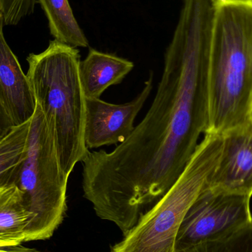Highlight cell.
<instances>
[{"mask_svg": "<svg viewBox=\"0 0 252 252\" xmlns=\"http://www.w3.org/2000/svg\"><path fill=\"white\" fill-rule=\"evenodd\" d=\"M252 107V0H216L209 66L205 133L250 121Z\"/></svg>", "mask_w": 252, "mask_h": 252, "instance_id": "7a4b0ae2", "label": "cell"}, {"mask_svg": "<svg viewBox=\"0 0 252 252\" xmlns=\"http://www.w3.org/2000/svg\"><path fill=\"white\" fill-rule=\"evenodd\" d=\"M13 122L0 103V140L14 127Z\"/></svg>", "mask_w": 252, "mask_h": 252, "instance_id": "2e32d148", "label": "cell"}, {"mask_svg": "<svg viewBox=\"0 0 252 252\" xmlns=\"http://www.w3.org/2000/svg\"><path fill=\"white\" fill-rule=\"evenodd\" d=\"M0 16H3L2 7H1V1H0Z\"/></svg>", "mask_w": 252, "mask_h": 252, "instance_id": "d6986e66", "label": "cell"}, {"mask_svg": "<svg viewBox=\"0 0 252 252\" xmlns=\"http://www.w3.org/2000/svg\"><path fill=\"white\" fill-rule=\"evenodd\" d=\"M250 123H251L252 125V109H251V112H250Z\"/></svg>", "mask_w": 252, "mask_h": 252, "instance_id": "ffe728a7", "label": "cell"}, {"mask_svg": "<svg viewBox=\"0 0 252 252\" xmlns=\"http://www.w3.org/2000/svg\"><path fill=\"white\" fill-rule=\"evenodd\" d=\"M153 82L151 72L141 93L124 104L86 98L84 137L88 149L122 143L130 136L135 128V119L152 91Z\"/></svg>", "mask_w": 252, "mask_h": 252, "instance_id": "52a82bcc", "label": "cell"}, {"mask_svg": "<svg viewBox=\"0 0 252 252\" xmlns=\"http://www.w3.org/2000/svg\"><path fill=\"white\" fill-rule=\"evenodd\" d=\"M185 252H252V223L223 238L203 243Z\"/></svg>", "mask_w": 252, "mask_h": 252, "instance_id": "5bb4252c", "label": "cell"}, {"mask_svg": "<svg viewBox=\"0 0 252 252\" xmlns=\"http://www.w3.org/2000/svg\"><path fill=\"white\" fill-rule=\"evenodd\" d=\"M133 63L115 55L90 49L79 64L80 78L86 98H100L109 87L121 84Z\"/></svg>", "mask_w": 252, "mask_h": 252, "instance_id": "30bf717a", "label": "cell"}, {"mask_svg": "<svg viewBox=\"0 0 252 252\" xmlns=\"http://www.w3.org/2000/svg\"><path fill=\"white\" fill-rule=\"evenodd\" d=\"M0 252H39L35 249L24 247L22 244L0 241Z\"/></svg>", "mask_w": 252, "mask_h": 252, "instance_id": "e0dca14e", "label": "cell"}, {"mask_svg": "<svg viewBox=\"0 0 252 252\" xmlns=\"http://www.w3.org/2000/svg\"><path fill=\"white\" fill-rule=\"evenodd\" d=\"M78 49L54 40L31 53L27 75L36 104L54 137L62 170L69 176L89 154L84 137L86 97L80 78Z\"/></svg>", "mask_w": 252, "mask_h": 252, "instance_id": "3957f363", "label": "cell"}, {"mask_svg": "<svg viewBox=\"0 0 252 252\" xmlns=\"http://www.w3.org/2000/svg\"><path fill=\"white\" fill-rule=\"evenodd\" d=\"M31 121L15 126L0 140V188L16 185L27 156Z\"/></svg>", "mask_w": 252, "mask_h": 252, "instance_id": "4fadbf2b", "label": "cell"}, {"mask_svg": "<svg viewBox=\"0 0 252 252\" xmlns=\"http://www.w3.org/2000/svg\"><path fill=\"white\" fill-rule=\"evenodd\" d=\"M31 218L22 192L16 185L0 188V241L25 242Z\"/></svg>", "mask_w": 252, "mask_h": 252, "instance_id": "8fae6325", "label": "cell"}, {"mask_svg": "<svg viewBox=\"0 0 252 252\" xmlns=\"http://www.w3.org/2000/svg\"><path fill=\"white\" fill-rule=\"evenodd\" d=\"M3 25L0 16V103L13 125L18 126L32 119L36 102L28 75L6 41Z\"/></svg>", "mask_w": 252, "mask_h": 252, "instance_id": "9c48e42d", "label": "cell"}, {"mask_svg": "<svg viewBox=\"0 0 252 252\" xmlns=\"http://www.w3.org/2000/svg\"><path fill=\"white\" fill-rule=\"evenodd\" d=\"M69 176L62 170L54 137L39 106L31 120L26 158L16 186L32 215L25 242L53 236L66 214Z\"/></svg>", "mask_w": 252, "mask_h": 252, "instance_id": "5b68a950", "label": "cell"}, {"mask_svg": "<svg viewBox=\"0 0 252 252\" xmlns=\"http://www.w3.org/2000/svg\"><path fill=\"white\" fill-rule=\"evenodd\" d=\"M215 13L213 0H183L145 118L114 151L82 161L84 197L124 236L173 186L206 133Z\"/></svg>", "mask_w": 252, "mask_h": 252, "instance_id": "6da1fadb", "label": "cell"}, {"mask_svg": "<svg viewBox=\"0 0 252 252\" xmlns=\"http://www.w3.org/2000/svg\"><path fill=\"white\" fill-rule=\"evenodd\" d=\"M221 136V154L206 188L252 197V124L249 121Z\"/></svg>", "mask_w": 252, "mask_h": 252, "instance_id": "ba28073f", "label": "cell"}, {"mask_svg": "<svg viewBox=\"0 0 252 252\" xmlns=\"http://www.w3.org/2000/svg\"><path fill=\"white\" fill-rule=\"evenodd\" d=\"M223 1H251V0H220Z\"/></svg>", "mask_w": 252, "mask_h": 252, "instance_id": "ac0fdd59", "label": "cell"}, {"mask_svg": "<svg viewBox=\"0 0 252 252\" xmlns=\"http://www.w3.org/2000/svg\"><path fill=\"white\" fill-rule=\"evenodd\" d=\"M4 25H16L32 14L37 0H0Z\"/></svg>", "mask_w": 252, "mask_h": 252, "instance_id": "9a60e30c", "label": "cell"}, {"mask_svg": "<svg viewBox=\"0 0 252 252\" xmlns=\"http://www.w3.org/2000/svg\"><path fill=\"white\" fill-rule=\"evenodd\" d=\"M249 195L206 188L188 209L176 237L174 252L223 238L252 223Z\"/></svg>", "mask_w": 252, "mask_h": 252, "instance_id": "8992f818", "label": "cell"}, {"mask_svg": "<svg viewBox=\"0 0 252 252\" xmlns=\"http://www.w3.org/2000/svg\"><path fill=\"white\" fill-rule=\"evenodd\" d=\"M48 21L55 40L78 48L88 47L89 41L75 19L69 0H37Z\"/></svg>", "mask_w": 252, "mask_h": 252, "instance_id": "7c38bea8", "label": "cell"}, {"mask_svg": "<svg viewBox=\"0 0 252 252\" xmlns=\"http://www.w3.org/2000/svg\"><path fill=\"white\" fill-rule=\"evenodd\" d=\"M221 151V135L204 133V139L173 186L142 215L111 252H174L184 217L205 188Z\"/></svg>", "mask_w": 252, "mask_h": 252, "instance_id": "277c9868", "label": "cell"}]
</instances>
